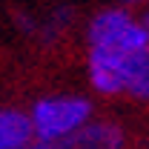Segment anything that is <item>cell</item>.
<instances>
[{
    "mask_svg": "<svg viewBox=\"0 0 149 149\" xmlns=\"http://www.w3.org/2000/svg\"><path fill=\"white\" fill-rule=\"evenodd\" d=\"M149 43V32L138 12L126 6H106L83 26V72L95 97L115 100L126 92L132 60Z\"/></svg>",
    "mask_w": 149,
    "mask_h": 149,
    "instance_id": "1",
    "label": "cell"
},
{
    "mask_svg": "<svg viewBox=\"0 0 149 149\" xmlns=\"http://www.w3.org/2000/svg\"><path fill=\"white\" fill-rule=\"evenodd\" d=\"M26 115L35 132V141H60L77 132L80 126H86L97 115V109L95 100L83 92H49L32 100Z\"/></svg>",
    "mask_w": 149,
    "mask_h": 149,
    "instance_id": "2",
    "label": "cell"
},
{
    "mask_svg": "<svg viewBox=\"0 0 149 149\" xmlns=\"http://www.w3.org/2000/svg\"><path fill=\"white\" fill-rule=\"evenodd\" d=\"M132 132L118 118L95 115L86 126L60 138V141H32L26 149H129Z\"/></svg>",
    "mask_w": 149,
    "mask_h": 149,
    "instance_id": "3",
    "label": "cell"
},
{
    "mask_svg": "<svg viewBox=\"0 0 149 149\" xmlns=\"http://www.w3.org/2000/svg\"><path fill=\"white\" fill-rule=\"evenodd\" d=\"M74 23V9L60 3V6H52L46 15H32V12H17L15 15V26L23 37L35 40L40 46H55L63 37L69 35Z\"/></svg>",
    "mask_w": 149,
    "mask_h": 149,
    "instance_id": "4",
    "label": "cell"
},
{
    "mask_svg": "<svg viewBox=\"0 0 149 149\" xmlns=\"http://www.w3.org/2000/svg\"><path fill=\"white\" fill-rule=\"evenodd\" d=\"M35 141L29 115L23 106L3 103L0 106V149H26Z\"/></svg>",
    "mask_w": 149,
    "mask_h": 149,
    "instance_id": "5",
    "label": "cell"
},
{
    "mask_svg": "<svg viewBox=\"0 0 149 149\" xmlns=\"http://www.w3.org/2000/svg\"><path fill=\"white\" fill-rule=\"evenodd\" d=\"M123 97L132 100V103L149 106V43L141 49V55L132 60L129 74H126V92H123Z\"/></svg>",
    "mask_w": 149,
    "mask_h": 149,
    "instance_id": "6",
    "label": "cell"
}]
</instances>
